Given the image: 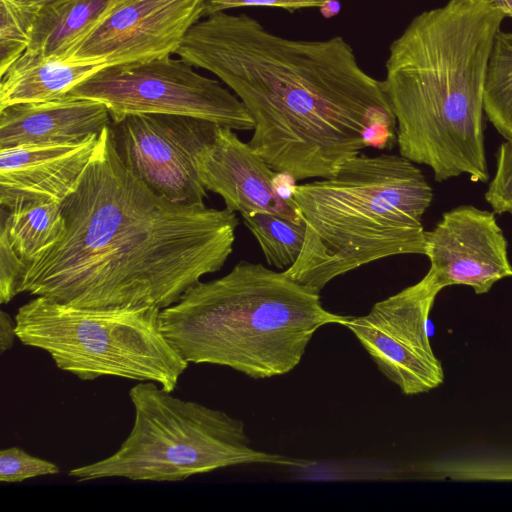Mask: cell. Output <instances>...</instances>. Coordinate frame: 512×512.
Masks as SVG:
<instances>
[{
  "label": "cell",
  "mask_w": 512,
  "mask_h": 512,
  "mask_svg": "<svg viewBox=\"0 0 512 512\" xmlns=\"http://www.w3.org/2000/svg\"><path fill=\"white\" fill-rule=\"evenodd\" d=\"M110 126L61 203L62 235L26 266L19 294L164 309L231 255L236 213L153 192L124 164Z\"/></svg>",
  "instance_id": "obj_1"
},
{
  "label": "cell",
  "mask_w": 512,
  "mask_h": 512,
  "mask_svg": "<svg viewBox=\"0 0 512 512\" xmlns=\"http://www.w3.org/2000/svg\"><path fill=\"white\" fill-rule=\"evenodd\" d=\"M175 54L233 91L254 123L248 144L294 180L330 177L367 147L397 144L382 81L341 36L289 39L246 14L219 12L195 23Z\"/></svg>",
  "instance_id": "obj_2"
},
{
  "label": "cell",
  "mask_w": 512,
  "mask_h": 512,
  "mask_svg": "<svg viewBox=\"0 0 512 512\" xmlns=\"http://www.w3.org/2000/svg\"><path fill=\"white\" fill-rule=\"evenodd\" d=\"M506 16L491 0H448L415 16L389 47L382 81L399 154L442 182H487L483 94Z\"/></svg>",
  "instance_id": "obj_3"
},
{
  "label": "cell",
  "mask_w": 512,
  "mask_h": 512,
  "mask_svg": "<svg viewBox=\"0 0 512 512\" xmlns=\"http://www.w3.org/2000/svg\"><path fill=\"white\" fill-rule=\"evenodd\" d=\"M350 318L326 310L319 292L283 271L245 260L160 311L163 334L188 363L226 366L254 379L289 373L320 327Z\"/></svg>",
  "instance_id": "obj_4"
},
{
  "label": "cell",
  "mask_w": 512,
  "mask_h": 512,
  "mask_svg": "<svg viewBox=\"0 0 512 512\" xmlns=\"http://www.w3.org/2000/svg\"><path fill=\"white\" fill-rule=\"evenodd\" d=\"M305 240L284 274L320 292L363 265L403 254L425 255L422 217L433 191L422 171L400 154L357 155L330 177L290 189Z\"/></svg>",
  "instance_id": "obj_5"
},
{
  "label": "cell",
  "mask_w": 512,
  "mask_h": 512,
  "mask_svg": "<svg viewBox=\"0 0 512 512\" xmlns=\"http://www.w3.org/2000/svg\"><path fill=\"white\" fill-rule=\"evenodd\" d=\"M155 382L134 385L132 429L119 449L71 469L79 482L103 478L175 482L242 464L297 465L283 455L251 447L243 421L195 401L175 397Z\"/></svg>",
  "instance_id": "obj_6"
},
{
  "label": "cell",
  "mask_w": 512,
  "mask_h": 512,
  "mask_svg": "<svg viewBox=\"0 0 512 512\" xmlns=\"http://www.w3.org/2000/svg\"><path fill=\"white\" fill-rule=\"evenodd\" d=\"M153 306L79 307L34 296L19 307V341L47 352L58 369L90 381H151L173 392L188 362L161 330Z\"/></svg>",
  "instance_id": "obj_7"
},
{
  "label": "cell",
  "mask_w": 512,
  "mask_h": 512,
  "mask_svg": "<svg viewBox=\"0 0 512 512\" xmlns=\"http://www.w3.org/2000/svg\"><path fill=\"white\" fill-rule=\"evenodd\" d=\"M67 95L104 104L112 123L130 115L173 114L211 121L233 130H253L242 101L182 58L164 56L105 67Z\"/></svg>",
  "instance_id": "obj_8"
},
{
  "label": "cell",
  "mask_w": 512,
  "mask_h": 512,
  "mask_svg": "<svg viewBox=\"0 0 512 512\" xmlns=\"http://www.w3.org/2000/svg\"><path fill=\"white\" fill-rule=\"evenodd\" d=\"M442 289L428 270L419 282L376 302L368 314L351 317L344 325L405 395L426 393L443 383L442 364L427 331L430 311Z\"/></svg>",
  "instance_id": "obj_9"
},
{
  "label": "cell",
  "mask_w": 512,
  "mask_h": 512,
  "mask_svg": "<svg viewBox=\"0 0 512 512\" xmlns=\"http://www.w3.org/2000/svg\"><path fill=\"white\" fill-rule=\"evenodd\" d=\"M217 124L173 114L130 115L111 124L126 167L156 194L186 205L204 204L207 189L197 158Z\"/></svg>",
  "instance_id": "obj_10"
},
{
  "label": "cell",
  "mask_w": 512,
  "mask_h": 512,
  "mask_svg": "<svg viewBox=\"0 0 512 512\" xmlns=\"http://www.w3.org/2000/svg\"><path fill=\"white\" fill-rule=\"evenodd\" d=\"M204 9L205 0H112L64 60H99L109 67L170 56Z\"/></svg>",
  "instance_id": "obj_11"
},
{
  "label": "cell",
  "mask_w": 512,
  "mask_h": 512,
  "mask_svg": "<svg viewBox=\"0 0 512 512\" xmlns=\"http://www.w3.org/2000/svg\"><path fill=\"white\" fill-rule=\"evenodd\" d=\"M425 238L429 270L442 288L466 285L484 294L499 280L512 277L507 239L494 212L458 206L445 212Z\"/></svg>",
  "instance_id": "obj_12"
},
{
  "label": "cell",
  "mask_w": 512,
  "mask_h": 512,
  "mask_svg": "<svg viewBox=\"0 0 512 512\" xmlns=\"http://www.w3.org/2000/svg\"><path fill=\"white\" fill-rule=\"evenodd\" d=\"M235 130L217 126L214 138L197 158L207 191L220 195L228 210L240 215L267 212L293 222L303 220L289 195L277 185V173Z\"/></svg>",
  "instance_id": "obj_13"
},
{
  "label": "cell",
  "mask_w": 512,
  "mask_h": 512,
  "mask_svg": "<svg viewBox=\"0 0 512 512\" xmlns=\"http://www.w3.org/2000/svg\"><path fill=\"white\" fill-rule=\"evenodd\" d=\"M99 134L83 141L0 148V205L61 204L75 189L94 153Z\"/></svg>",
  "instance_id": "obj_14"
},
{
  "label": "cell",
  "mask_w": 512,
  "mask_h": 512,
  "mask_svg": "<svg viewBox=\"0 0 512 512\" xmlns=\"http://www.w3.org/2000/svg\"><path fill=\"white\" fill-rule=\"evenodd\" d=\"M112 119L101 102L66 95L0 110V148L83 141L98 135Z\"/></svg>",
  "instance_id": "obj_15"
},
{
  "label": "cell",
  "mask_w": 512,
  "mask_h": 512,
  "mask_svg": "<svg viewBox=\"0 0 512 512\" xmlns=\"http://www.w3.org/2000/svg\"><path fill=\"white\" fill-rule=\"evenodd\" d=\"M105 67L106 63L99 60L66 61L25 51L1 75L0 110L14 104L65 97Z\"/></svg>",
  "instance_id": "obj_16"
},
{
  "label": "cell",
  "mask_w": 512,
  "mask_h": 512,
  "mask_svg": "<svg viewBox=\"0 0 512 512\" xmlns=\"http://www.w3.org/2000/svg\"><path fill=\"white\" fill-rule=\"evenodd\" d=\"M112 0H51L37 13L26 52L64 59L72 44L104 13Z\"/></svg>",
  "instance_id": "obj_17"
},
{
  "label": "cell",
  "mask_w": 512,
  "mask_h": 512,
  "mask_svg": "<svg viewBox=\"0 0 512 512\" xmlns=\"http://www.w3.org/2000/svg\"><path fill=\"white\" fill-rule=\"evenodd\" d=\"M0 223L26 266L62 235L64 219L61 204L27 202L11 209L1 207ZM26 269V268H25Z\"/></svg>",
  "instance_id": "obj_18"
},
{
  "label": "cell",
  "mask_w": 512,
  "mask_h": 512,
  "mask_svg": "<svg viewBox=\"0 0 512 512\" xmlns=\"http://www.w3.org/2000/svg\"><path fill=\"white\" fill-rule=\"evenodd\" d=\"M484 114L506 140L512 139V32L499 31L488 60Z\"/></svg>",
  "instance_id": "obj_19"
},
{
  "label": "cell",
  "mask_w": 512,
  "mask_h": 512,
  "mask_svg": "<svg viewBox=\"0 0 512 512\" xmlns=\"http://www.w3.org/2000/svg\"><path fill=\"white\" fill-rule=\"evenodd\" d=\"M241 217L269 265L287 269L297 261L305 240L303 221L296 223L267 212H252Z\"/></svg>",
  "instance_id": "obj_20"
},
{
  "label": "cell",
  "mask_w": 512,
  "mask_h": 512,
  "mask_svg": "<svg viewBox=\"0 0 512 512\" xmlns=\"http://www.w3.org/2000/svg\"><path fill=\"white\" fill-rule=\"evenodd\" d=\"M39 8L0 0V76L27 50Z\"/></svg>",
  "instance_id": "obj_21"
},
{
  "label": "cell",
  "mask_w": 512,
  "mask_h": 512,
  "mask_svg": "<svg viewBox=\"0 0 512 512\" xmlns=\"http://www.w3.org/2000/svg\"><path fill=\"white\" fill-rule=\"evenodd\" d=\"M59 467L50 461L33 456L19 447L4 448L0 451V482L19 483L27 479L54 475Z\"/></svg>",
  "instance_id": "obj_22"
},
{
  "label": "cell",
  "mask_w": 512,
  "mask_h": 512,
  "mask_svg": "<svg viewBox=\"0 0 512 512\" xmlns=\"http://www.w3.org/2000/svg\"><path fill=\"white\" fill-rule=\"evenodd\" d=\"M496 214H512V139L504 141L497 153L496 170L484 194Z\"/></svg>",
  "instance_id": "obj_23"
},
{
  "label": "cell",
  "mask_w": 512,
  "mask_h": 512,
  "mask_svg": "<svg viewBox=\"0 0 512 512\" xmlns=\"http://www.w3.org/2000/svg\"><path fill=\"white\" fill-rule=\"evenodd\" d=\"M26 264L15 251L6 227L0 223V303L7 304L19 295Z\"/></svg>",
  "instance_id": "obj_24"
},
{
  "label": "cell",
  "mask_w": 512,
  "mask_h": 512,
  "mask_svg": "<svg viewBox=\"0 0 512 512\" xmlns=\"http://www.w3.org/2000/svg\"><path fill=\"white\" fill-rule=\"evenodd\" d=\"M329 0H205L204 16L241 7H274L289 11L302 8H321Z\"/></svg>",
  "instance_id": "obj_25"
},
{
  "label": "cell",
  "mask_w": 512,
  "mask_h": 512,
  "mask_svg": "<svg viewBox=\"0 0 512 512\" xmlns=\"http://www.w3.org/2000/svg\"><path fill=\"white\" fill-rule=\"evenodd\" d=\"M17 338L16 321L5 311H0V354H4L14 345Z\"/></svg>",
  "instance_id": "obj_26"
},
{
  "label": "cell",
  "mask_w": 512,
  "mask_h": 512,
  "mask_svg": "<svg viewBox=\"0 0 512 512\" xmlns=\"http://www.w3.org/2000/svg\"><path fill=\"white\" fill-rule=\"evenodd\" d=\"M506 17L512 18V0H491Z\"/></svg>",
  "instance_id": "obj_27"
},
{
  "label": "cell",
  "mask_w": 512,
  "mask_h": 512,
  "mask_svg": "<svg viewBox=\"0 0 512 512\" xmlns=\"http://www.w3.org/2000/svg\"><path fill=\"white\" fill-rule=\"evenodd\" d=\"M21 1L28 3L30 5H33V6L41 7L42 5H44L45 3H47L51 0H21Z\"/></svg>",
  "instance_id": "obj_28"
}]
</instances>
